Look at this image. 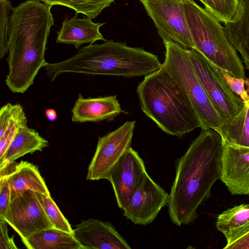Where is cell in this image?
I'll use <instances>...</instances> for the list:
<instances>
[{"instance_id":"1","label":"cell","mask_w":249,"mask_h":249,"mask_svg":"<svg viewBox=\"0 0 249 249\" xmlns=\"http://www.w3.org/2000/svg\"><path fill=\"white\" fill-rule=\"evenodd\" d=\"M223 147L222 137L217 130L201 129L177 160L167 205L170 218L176 226L189 224L197 217L198 206L209 197L213 185L220 178Z\"/></svg>"},{"instance_id":"2","label":"cell","mask_w":249,"mask_h":249,"mask_svg":"<svg viewBox=\"0 0 249 249\" xmlns=\"http://www.w3.org/2000/svg\"><path fill=\"white\" fill-rule=\"evenodd\" d=\"M52 7L38 0H28L12 9L5 83L13 93H24L47 63L46 47L54 24Z\"/></svg>"},{"instance_id":"3","label":"cell","mask_w":249,"mask_h":249,"mask_svg":"<svg viewBox=\"0 0 249 249\" xmlns=\"http://www.w3.org/2000/svg\"><path fill=\"white\" fill-rule=\"evenodd\" d=\"M158 57L142 48L124 42L105 41L82 48L71 58L57 63L47 62V75L53 81L64 73L132 77L148 75L161 68Z\"/></svg>"},{"instance_id":"4","label":"cell","mask_w":249,"mask_h":249,"mask_svg":"<svg viewBox=\"0 0 249 249\" xmlns=\"http://www.w3.org/2000/svg\"><path fill=\"white\" fill-rule=\"evenodd\" d=\"M137 92L143 112L166 133L181 137L201 128L190 101L163 64L159 70L144 76Z\"/></svg>"},{"instance_id":"5","label":"cell","mask_w":249,"mask_h":249,"mask_svg":"<svg viewBox=\"0 0 249 249\" xmlns=\"http://www.w3.org/2000/svg\"><path fill=\"white\" fill-rule=\"evenodd\" d=\"M185 18L195 46L207 59L231 75L245 79L244 65L216 17L194 0H183Z\"/></svg>"},{"instance_id":"6","label":"cell","mask_w":249,"mask_h":249,"mask_svg":"<svg viewBox=\"0 0 249 249\" xmlns=\"http://www.w3.org/2000/svg\"><path fill=\"white\" fill-rule=\"evenodd\" d=\"M163 42L165 48L163 66L190 101L201 122V129L218 131L224 122L195 72L188 49L171 41Z\"/></svg>"},{"instance_id":"7","label":"cell","mask_w":249,"mask_h":249,"mask_svg":"<svg viewBox=\"0 0 249 249\" xmlns=\"http://www.w3.org/2000/svg\"><path fill=\"white\" fill-rule=\"evenodd\" d=\"M195 72L224 123L236 115L244 102L230 89L217 67L195 49H188Z\"/></svg>"},{"instance_id":"8","label":"cell","mask_w":249,"mask_h":249,"mask_svg":"<svg viewBox=\"0 0 249 249\" xmlns=\"http://www.w3.org/2000/svg\"><path fill=\"white\" fill-rule=\"evenodd\" d=\"M163 40L195 49L185 18L183 0H140Z\"/></svg>"},{"instance_id":"9","label":"cell","mask_w":249,"mask_h":249,"mask_svg":"<svg viewBox=\"0 0 249 249\" xmlns=\"http://www.w3.org/2000/svg\"><path fill=\"white\" fill-rule=\"evenodd\" d=\"M135 126V121H126L115 130L99 138L86 179H107L113 167L131 147Z\"/></svg>"},{"instance_id":"10","label":"cell","mask_w":249,"mask_h":249,"mask_svg":"<svg viewBox=\"0 0 249 249\" xmlns=\"http://www.w3.org/2000/svg\"><path fill=\"white\" fill-rule=\"evenodd\" d=\"M4 219L22 241L35 233L53 228L43 207L41 194L30 190L10 202Z\"/></svg>"},{"instance_id":"11","label":"cell","mask_w":249,"mask_h":249,"mask_svg":"<svg viewBox=\"0 0 249 249\" xmlns=\"http://www.w3.org/2000/svg\"><path fill=\"white\" fill-rule=\"evenodd\" d=\"M168 198L169 194L146 172L123 209L124 215L135 224L147 225L168 205Z\"/></svg>"},{"instance_id":"12","label":"cell","mask_w":249,"mask_h":249,"mask_svg":"<svg viewBox=\"0 0 249 249\" xmlns=\"http://www.w3.org/2000/svg\"><path fill=\"white\" fill-rule=\"evenodd\" d=\"M146 173L138 153L130 147L110 171L107 178L112 185L118 207L124 209Z\"/></svg>"},{"instance_id":"13","label":"cell","mask_w":249,"mask_h":249,"mask_svg":"<svg viewBox=\"0 0 249 249\" xmlns=\"http://www.w3.org/2000/svg\"><path fill=\"white\" fill-rule=\"evenodd\" d=\"M220 179L232 195H249V147L223 141Z\"/></svg>"},{"instance_id":"14","label":"cell","mask_w":249,"mask_h":249,"mask_svg":"<svg viewBox=\"0 0 249 249\" xmlns=\"http://www.w3.org/2000/svg\"><path fill=\"white\" fill-rule=\"evenodd\" d=\"M82 249H130L126 240L111 223L89 218L75 225L72 231Z\"/></svg>"},{"instance_id":"15","label":"cell","mask_w":249,"mask_h":249,"mask_svg":"<svg viewBox=\"0 0 249 249\" xmlns=\"http://www.w3.org/2000/svg\"><path fill=\"white\" fill-rule=\"evenodd\" d=\"M0 177H5L11 193V201L30 190L43 195H51L38 167L32 163L14 162L0 169Z\"/></svg>"},{"instance_id":"16","label":"cell","mask_w":249,"mask_h":249,"mask_svg":"<svg viewBox=\"0 0 249 249\" xmlns=\"http://www.w3.org/2000/svg\"><path fill=\"white\" fill-rule=\"evenodd\" d=\"M123 112L116 95L85 98L80 94L71 109V120L75 123L110 121Z\"/></svg>"},{"instance_id":"17","label":"cell","mask_w":249,"mask_h":249,"mask_svg":"<svg viewBox=\"0 0 249 249\" xmlns=\"http://www.w3.org/2000/svg\"><path fill=\"white\" fill-rule=\"evenodd\" d=\"M104 23H94L88 17L78 18L77 16L65 19L57 32L56 43L73 45L76 49L86 43L92 44L97 40L106 41L100 32Z\"/></svg>"},{"instance_id":"18","label":"cell","mask_w":249,"mask_h":249,"mask_svg":"<svg viewBox=\"0 0 249 249\" xmlns=\"http://www.w3.org/2000/svg\"><path fill=\"white\" fill-rule=\"evenodd\" d=\"M223 30L249 69V0H238L236 11L231 19L224 23Z\"/></svg>"},{"instance_id":"19","label":"cell","mask_w":249,"mask_h":249,"mask_svg":"<svg viewBox=\"0 0 249 249\" xmlns=\"http://www.w3.org/2000/svg\"><path fill=\"white\" fill-rule=\"evenodd\" d=\"M49 142L27 124L21 126L0 160V169L14 162L18 158L36 151H42Z\"/></svg>"},{"instance_id":"20","label":"cell","mask_w":249,"mask_h":249,"mask_svg":"<svg viewBox=\"0 0 249 249\" xmlns=\"http://www.w3.org/2000/svg\"><path fill=\"white\" fill-rule=\"evenodd\" d=\"M22 241L28 249H82L72 233L55 228L35 233Z\"/></svg>"},{"instance_id":"21","label":"cell","mask_w":249,"mask_h":249,"mask_svg":"<svg viewBox=\"0 0 249 249\" xmlns=\"http://www.w3.org/2000/svg\"><path fill=\"white\" fill-rule=\"evenodd\" d=\"M227 244L249 231V203L235 206L219 214L216 222Z\"/></svg>"},{"instance_id":"22","label":"cell","mask_w":249,"mask_h":249,"mask_svg":"<svg viewBox=\"0 0 249 249\" xmlns=\"http://www.w3.org/2000/svg\"><path fill=\"white\" fill-rule=\"evenodd\" d=\"M27 124L22 107L18 104L7 103L0 110V160L14 138L19 128Z\"/></svg>"},{"instance_id":"23","label":"cell","mask_w":249,"mask_h":249,"mask_svg":"<svg viewBox=\"0 0 249 249\" xmlns=\"http://www.w3.org/2000/svg\"><path fill=\"white\" fill-rule=\"evenodd\" d=\"M217 131L224 142L249 147V101L245 103L242 110L226 121Z\"/></svg>"},{"instance_id":"24","label":"cell","mask_w":249,"mask_h":249,"mask_svg":"<svg viewBox=\"0 0 249 249\" xmlns=\"http://www.w3.org/2000/svg\"><path fill=\"white\" fill-rule=\"evenodd\" d=\"M51 6L62 5L83 14L89 18L97 17L115 0H38Z\"/></svg>"},{"instance_id":"25","label":"cell","mask_w":249,"mask_h":249,"mask_svg":"<svg viewBox=\"0 0 249 249\" xmlns=\"http://www.w3.org/2000/svg\"><path fill=\"white\" fill-rule=\"evenodd\" d=\"M205 8L220 21L225 23L231 19L235 14L238 0H198Z\"/></svg>"},{"instance_id":"26","label":"cell","mask_w":249,"mask_h":249,"mask_svg":"<svg viewBox=\"0 0 249 249\" xmlns=\"http://www.w3.org/2000/svg\"><path fill=\"white\" fill-rule=\"evenodd\" d=\"M41 202L53 228L72 233L73 229L70 224L62 213L51 195L46 196L41 194Z\"/></svg>"},{"instance_id":"27","label":"cell","mask_w":249,"mask_h":249,"mask_svg":"<svg viewBox=\"0 0 249 249\" xmlns=\"http://www.w3.org/2000/svg\"><path fill=\"white\" fill-rule=\"evenodd\" d=\"M10 0H0V58L8 52L10 17L12 10Z\"/></svg>"},{"instance_id":"28","label":"cell","mask_w":249,"mask_h":249,"mask_svg":"<svg viewBox=\"0 0 249 249\" xmlns=\"http://www.w3.org/2000/svg\"><path fill=\"white\" fill-rule=\"evenodd\" d=\"M217 69L232 91L239 96L244 103L249 101V94L244 87L245 80L235 77L218 67Z\"/></svg>"},{"instance_id":"29","label":"cell","mask_w":249,"mask_h":249,"mask_svg":"<svg viewBox=\"0 0 249 249\" xmlns=\"http://www.w3.org/2000/svg\"><path fill=\"white\" fill-rule=\"evenodd\" d=\"M11 202L10 189L5 177L0 178V218L4 219Z\"/></svg>"},{"instance_id":"30","label":"cell","mask_w":249,"mask_h":249,"mask_svg":"<svg viewBox=\"0 0 249 249\" xmlns=\"http://www.w3.org/2000/svg\"><path fill=\"white\" fill-rule=\"evenodd\" d=\"M7 222L0 218V249H18L13 237L9 236Z\"/></svg>"},{"instance_id":"31","label":"cell","mask_w":249,"mask_h":249,"mask_svg":"<svg viewBox=\"0 0 249 249\" xmlns=\"http://www.w3.org/2000/svg\"><path fill=\"white\" fill-rule=\"evenodd\" d=\"M226 249H249V231L239 236L224 248Z\"/></svg>"},{"instance_id":"32","label":"cell","mask_w":249,"mask_h":249,"mask_svg":"<svg viewBox=\"0 0 249 249\" xmlns=\"http://www.w3.org/2000/svg\"><path fill=\"white\" fill-rule=\"evenodd\" d=\"M45 114L47 119L51 122L55 121L57 118V113L53 109H47L46 110Z\"/></svg>"},{"instance_id":"33","label":"cell","mask_w":249,"mask_h":249,"mask_svg":"<svg viewBox=\"0 0 249 249\" xmlns=\"http://www.w3.org/2000/svg\"><path fill=\"white\" fill-rule=\"evenodd\" d=\"M245 84L246 85L247 87V89H246L247 92L249 94V79L246 78L245 80Z\"/></svg>"}]
</instances>
